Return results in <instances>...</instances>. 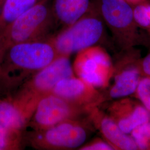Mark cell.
Masks as SVG:
<instances>
[{
  "mask_svg": "<svg viewBox=\"0 0 150 150\" xmlns=\"http://www.w3.org/2000/svg\"><path fill=\"white\" fill-rule=\"evenodd\" d=\"M80 150H114L112 147L105 139H95L90 142L83 144L79 149Z\"/></svg>",
  "mask_w": 150,
  "mask_h": 150,
  "instance_id": "ffe728a7",
  "label": "cell"
},
{
  "mask_svg": "<svg viewBox=\"0 0 150 150\" xmlns=\"http://www.w3.org/2000/svg\"><path fill=\"white\" fill-rule=\"evenodd\" d=\"M90 0H54L52 8L55 20L64 27L74 23L87 11Z\"/></svg>",
  "mask_w": 150,
  "mask_h": 150,
  "instance_id": "5bb4252c",
  "label": "cell"
},
{
  "mask_svg": "<svg viewBox=\"0 0 150 150\" xmlns=\"http://www.w3.org/2000/svg\"><path fill=\"white\" fill-rule=\"evenodd\" d=\"M150 51L147 54L140 62V69L142 76L150 77Z\"/></svg>",
  "mask_w": 150,
  "mask_h": 150,
  "instance_id": "44dd1931",
  "label": "cell"
},
{
  "mask_svg": "<svg viewBox=\"0 0 150 150\" xmlns=\"http://www.w3.org/2000/svg\"><path fill=\"white\" fill-rule=\"evenodd\" d=\"M89 117L70 120L42 129L23 132L24 145L40 150H70L79 149L86 142Z\"/></svg>",
  "mask_w": 150,
  "mask_h": 150,
  "instance_id": "277c9868",
  "label": "cell"
},
{
  "mask_svg": "<svg viewBox=\"0 0 150 150\" xmlns=\"http://www.w3.org/2000/svg\"><path fill=\"white\" fill-rule=\"evenodd\" d=\"M88 117L92 126L99 130L104 139L114 150H139L132 137L125 133L107 113L100 111L98 107L91 110Z\"/></svg>",
  "mask_w": 150,
  "mask_h": 150,
  "instance_id": "7c38bea8",
  "label": "cell"
},
{
  "mask_svg": "<svg viewBox=\"0 0 150 150\" xmlns=\"http://www.w3.org/2000/svg\"><path fill=\"white\" fill-rule=\"evenodd\" d=\"M41 0H5L0 15V35L10 24Z\"/></svg>",
  "mask_w": 150,
  "mask_h": 150,
  "instance_id": "9a60e30c",
  "label": "cell"
},
{
  "mask_svg": "<svg viewBox=\"0 0 150 150\" xmlns=\"http://www.w3.org/2000/svg\"><path fill=\"white\" fill-rule=\"evenodd\" d=\"M91 110L50 93L38 102L27 126L35 130L46 129L67 120L87 118Z\"/></svg>",
  "mask_w": 150,
  "mask_h": 150,
  "instance_id": "ba28073f",
  "label": "cell"
},
{
  "mask_svg": "<svg viewBox=\"0 0 150 150\" xmlns=\"http://www.w3.org/2000/svg\"><path fill=\"white\" fill-rule=\"evenodd\" d=\"M5 0H0V15L2 12V7H3V5L4 4Z\"/></svg>",
  "mask_w": 150,
  "mask_h": 150,
  "instance_id": "cb8c5ba5",
  "label": "cell"
},
{
  "mask_svg": "<svg viewBox=\"0 0 150 150\" xmlns=\"http://www.w3.org/2000/svg\"><path fill=\"white\" fill-rule=\"evenodd\" d=\"M134 95L150 112V77H141Z\"/></svg>",
  "mask_w": 150,
  "mask_h": 150,
  "instance_id": "d6986e66",
  "label": "cell"
},
{
  "mask_svg": "<svg viewBox=\"0 0 150 150\" xmlns=\"http://www.w3.org/2000/svg\"><path fill=\"white\" fill-rule=\"evenodd\" d=\"M125 1H127L131 5L134 6L144 1V0H125Z\"/></svg>",
  "mask_w": 150,
  "mask_h": 150,
  "instance_id": "603a6c76",
  "label": "cell"
},
{
  "mask_svg": "<svg viewBox=\"0 0 150 150\" xmlns=\"http://www.w3.org/2000/svg\"><path fill=\"white\" fill-rule=\"evenodd\" d=\"M6 50V49L5 47L4 46V44L3 43L2 40L0 36V67H1L2 61L3 59L4 55L5 52Z\"/></svg>",
  "mask_w": 150,
  "mask_h": 150,
  "instance_id": "7402d4cb",
  "label": "cell"
},
{
  "mask_svg": "<svg viewBox=\"0 0 150 150\" xmlns=\"http://www.w3.org/2000/svg\"><path fill=\"white\" fill-rule=\"evenodd\" d=\"M105 36V22L98 4L91 3L87 11L74 23L49 38L59 56H70L98 45Z\"/></svg>",
  "mask_w": 150,
  "mask_h": 150,
  "instance_id": "7a4b0ae2",
  "label": "cell"
},
{
  "mask_svg": "<svg viewBox=\"0 0 150 150\" xmlns=\"http://www.w3.org/2000/svg\"><path fill=\"white\" fill-rule=\"evenodd\" d=\"M51 93L89 110L106 100L104 93L75 76L60 81Z\"/></svg>",
  "mask_w": 150,
  "mask_h": 150,
  "instance_id": "30bf717a",
  "label": "cell"
},
{
  "mask_svg": "<svg viewBox=\"0 0 150 150\" xmlns=\"http://www.w3.org/2000/svg\"><path fill=\"white\" fill-rule=\"evenodd\" d=\"M98 5L105 24L121 51L144 42L134 21L132 6L125 0H100Z\"/></svg>",
  "mask_w": 150,
  "mask_h": 150,
  "instance_id": "8992f818",
  "label": "cell"
},
{
  "mask_svg": "<svg viewBox=\"0 0 150 150\" xmlns=\"http://www.w3.org/2000/svg\"><path fill=\"white\" fill-rule=\"evenodd\" d=\"M75 76L70 56H59L29 78L12 95L31 118L38 102L51 93L59 82Z\"/></svg>",
  "mask_w": 150,
  "mask_h": 150,
  "instance_id": "3957f363",
  "label": "cell"
},
{
  "mask_svg": "<svg viewBox=\"0 0 150 150\" xmlns=\"http://www.w3.org/2000/svg\"><path fill=\"white\" fill-rule=\"evenodd\" d=\"M24 146L23 133L10 130L0 123V150H21Z\"/></svg>",
  "mask_w": 150,
  "mask_h": 150,
  "instance_id": "e0dca14e",
  "label": "cell"
},
{
  "mask_svg": "<svg viewBox=\"0 0 150 150\" xmlns=\"http://www.w3.org/2000/svg\"><path fill=\"white\" fill-rule=\"evenodd\" d=\"M72 67L77 77L97 88L108 86L114 70L109 54L100 45L77 52Z\"/></svg>",
  "mask_w": 150,
  "mask_h": 150,
  "instance_id": "52a82bcc",
  "label": "cell"
},
{
  "mask_svg": "<svg viewBox=\"0 0 150 150\" xmlns=\"http://www.w3.org/2000/svg\"><path fill=\"white\" fill-rule=\"evenodd\" d=\"M59 56L49 39L13 45L6 50L0 67V93L12 94Z\"/></svg>",
  "mask_w": 150,
  "mask_h": 150,
  "instance_id": "6da1fadb",
  "label": "cell"
},
{
  "mask_svg": "<svg viewBox=\"0 0 150 150\" xmlns=\"http://www.w3.org/2000/svg\"><path fill=\"white\" fill-rule=\"evenodd\" d=\"M123 56L115 66L112 77L113 83L106 94V100L118 99L134 94L142 74L139 54L134 47L121 51Z\"/></svg>",
  "mask_w": 150,
  "mask_h": 150,
  "instance_id": "9c48e42d",
  "label": "cell"
},
{
  "mask_svg": "<svg viewBox=\"0 0 150 150\" xmlns=\"http://www.w3.org/2000/svg\"><path fill=\"white\" fill-rule=\"evenodd\" d=\"M30 117L12 96L0 93V123L10 130L23 133Z\"/></svg>",
  "mask_w": 150,
  "mask_h": 150,
  "instance_id": "4fadbf2b",
  "label": "cell"
},
{
  "mask_svg": "<svg viewBox=\"0 0 150 150\" xmlns=\"http://www.w3.org/2000/svg\"><path fill=\"white\" fill-rule=\"evenodd\" d=\"M55 21L48 0H41L18 17L0 36L6 49L17 43L46 40Z\"/></svg>",
  "mask_w": 150,
  "mask_h": 150,
  "instance_id": "5b68a950",
  "label": "cell"
},
{
  "mask_svg": "<svg viewBox=\"0 0 150 150\" xmlns=\"http://www.w3.org/2000/svg\"><path fill=\"white\" fill-rule=\"evenodd\" d=\"M134 21L139 31L146 33V41L150 42V0H144L132 6Z\"/></svg>",
  "mask_w": 150,
  "mask_h": 150,
  "instance_id": "2e32d148",
  "label": "cell"
},
{
  "mask_svg": "<svg viewBox=\"0 0 150 150\" xmlns=\"http://www.w3.org/2000/svg\"><path fill=\"white\" fill-rule=\"evenodd\" d=\"M139 150H150V122L141 124L130 133Z\"/></svg>",
  "mask_w": 150,
  "mask_h": 150,
  "instance_id": "ac0fdd59",
  "label": "cell"
},
{
  "mask_svg": "<svg viewBox=\"0 0 150 150\" xmlns=\"http://www.w3.org/2000/svg\"><path fill=\"white\" fill-rule=\"evenodd\" d=\"M106 113L127 134L139 125L150 121V112L145 106L127 97L116 99L111 103Z\"/></svg>",
  "mask_w": 150,
  "mask_h": 150,
  "instance_id": "8fae6325",
  "label": "cell"
}]
</instances>
